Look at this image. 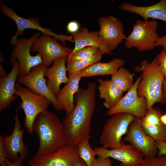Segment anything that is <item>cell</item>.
<instances>
[{
	"label": "cell",
	"mask_w": 166,
	"mask_h": 166,
	"mask_svg": "<svg viewBox=\"0 0 166 166\" xmlns=\"http://www.w3.org/2000/svg\"><path fill=\"white\" fill-rule=\"evenodd\" d=\"M96 82L90 81L86 88L79 87L75 94L74 108L62 121L67 144L77 147L84 138L90 136L91 119L96 105Z\"/></svg>",
	"instance_id": "6da1fadb"
},
{
	"label": "cell",
	"mask_w": 166,
	"mask_h": 166,
	"mask_svg": "<svg viewBox=\"0 0 166 166\" xmlns=\"http://www.w3.org/2000/svg\"><path fill=\"white\" fill-rule=\"evenodd\" d=\"M32 129L38 135L39 141L35 155L51 152L67 144L62 122L54 113L48 110L36 117Z\"/></svg>",
	"instance_id": "7a4b0ae2"
},
{
	"label": "cell",
	"mask_w": 166,
	"mask_h": 166,
	"mask_svg": "<svg viewBox=\"0 0 166 166\" xmlns=\"http://www.w3.org/2000/svg\"><path fill=\"white\" fill-rule=\"evenodd\" d=\"M134 70L141 72V79L137 90L139 96L146 99L147 111L156 103H166V96L162 91L164 77L156 57L150 63L147 60L142 61L140 66H135Z\"/></svg>",
	"instance_id": "3957f363"
},
{
	"label": "cell",
	"mask_w": 166,
	"mask_h": 166,
	"mask_svg": "<svg viewBox=\"0 0 166 166\" xmlns=\"http://www.w3.org/2000/svg\"><path fill=\"white\" fill-rule=\"evenodd\" d=\"M15 88L16 94L22 100L18 106L23 110L25 113L24 125L27 132L31 135L33 132L32 126L35 118L39 113L48 110L51 103L45 97L32 92L17 82Z\"/></svg>",
	"instance_id": "277c9868"
},
{
	"label": "cell",
	"mask_w": 166,
	"mask_h": 166,
	"mask_svg": "<svg viewBox=\"0 0 166 166\" xmlns=\"http://www.w3.org/2000/svg\"><path fill=\"white\" fill-rule=\"evenodd\" d=\"M158 25V22L154 19L137 20L132 32L126 38L125 47L128 49L135 47L141 52L154 49L159 38L156 31Z\"/></svg>",
	"instance_id": "5b68a950"
},
{
	"label": "cell",
	"mask_w": 166,
	"mask_h": 166,
	"mask_svg": "<svg viewBox=\"0 0 166 166\" xmlns=\"http://www.w3.org/2000/svg\"><path fill=\"white\" fill-rule=\"evenodd\" d=\"M135 117L129 114L118 113L112 116L104 125L100 142L105 148H118L122 144V138L128 131Z\"/></svg>",
	"instance_id": "8992f818"
},
{
	"label": "cell",
	"mask_w": 166,
	"mask_h": 166,
	"mask_svg": "<svg viewBox=\"0 0 166 166\" xmlns=\"http://www.w3.org/2000/svg\"><path fill=\"white\" fill-rule=\"evenodd\" d=\"M40 36V33L37 32L29 38H17L11 44L14 49L11 55L10 64L12 65L15 60L18 61L19 70L18 78L29 74L31 68L43 63L42 57L39 53L34 56L30 53L33 43Z\"/></svg>",
	"instance_id": "52a82bcc"
},
{
	"label": "cell",
	"mask_w": 166,
	"mask_h": 166,
	"mask_svg": "<svg viewBox=\"0 0 166 166\" xmlns=\"http://www.w3.org/2000/svg\"><path fill=\"white\" fill-rule=\"evenodd\" d=\"M141 79L140 76L118 102L108 110V116L122 113L130 114L140 119L144 117L147 111V101L145 97L138 95L137 90Z\"/></svg>",
	"instance_id": "ba28073f"
},
{
	"label": "cell",
	"mask_w": 166,
	"mask_h": 166,
	"mask_svg": "<svg viewBox=\"0 0 166 166\" xmlns=\"http://www.w3.org/2000/svg\"><path fill=\"white\" fill-rule=\"evenodd\" d=\"M47 68L43 63L34 67L31 69L30 73L18 78L17 82L26 86L32 92L45 97L50 101L56 110L61 111L62 109L56 96L49 90L47 81L44 78V73Z\"/></svg>",
	"instance_id": "9c48e42d"
},
{
	"label": "cell",
	"mask_w": 166,
	"mask_h": 166,
	"mask_svg": "<svg viewBox=\"0 0 166 166\" xmlns=\"http://www.w3.org/2000/svg\"><path fill=\"white\" fill-rule=\"evenodd\" d=\"M77 147L67 144L46 154L35 155L28 161V166H75L79 157Z\"/></svg>",
	"instance_id": "30bf717a"
},
{
	"label": "cell",
	"mask_w": 166,
	"mask_h": 166,
	"mask_svg": "<svg viewBox=\"0 0 166 166\" xmlns=\"http://www.w3.org/2000/svg\"><path fill=\"white\" fill-rule=\"evenodd\" d=\"M0 8L2 13L14 21L17 25L18 30L15 34L12 37L10 40L12 44L19 35H22L26 29H30L38 30L43 34L49 35L61 41L64 46L67 41L73 42L72 35L67 36L55 34L49 29L42 26L38 19L35 18H25L18 15L12 9L8 7L2 1H1Z\"/></svg>",
	"instance_id": "8fae6325"
},
{
	"label": "cell",
	"mask_w": 166,
	"mask_h": 166,
	"mask_svg": "<svg viewBox=\"0 0 166 166\" xmlns=\"http://www.w3.org/2000/svg\"><path fill=\"white\" fill-rule=\"evenodd\" d=\"M141 122V119L135 117L130 124L123 140L141 152L144 158L156 156L158 150L155 141L145 133Z\"/></svg>",
	"instance_id": "7c38bea8"
},
{
	"label": "cell",
	"mask_w": 166,
	"mask_h": 166,
	"mask_svg": "<svg viewBox=\"0 0 166 166\" xmlns=\"http://www.w3.org/2000/svg\"><path fill=\"white\" fill-rule=\"evenodd\" d=\"M57 40L51 36L43 34L34 42L31 51H38L42 57L43 63L48 67L55 60L67 57L73 51L70 48L63 46Z\"/></svg>",
	"instance_id": "4fadbf2b"
},
{
	"label": "cell",
	"mask_w": 166,
	"mask_h": 166,
	"mask_svg": "<svg viewBox=\"0 0 166 166\" xmlns=\"http://www.w3.org/2000/svg\"><path fill=\"white\" fill-rule=\"evenodd\" d=\"M19 109L18 106L14 117L15 122L12 133L2 136V140L7 158L13 161L19 159L22 162L26 157L28 149L23 140L24 131L21 128L19 118Z\"/></svg>",
	"instance_id": "5bb4252c"
},
{
	"label": "cell",
	"mask_w": 166,
	"mask_h": 166,
	"mask_svg": "<svg viewBox=\"0 0 166 166\" xmlns=\"http://www.w3.org/2000/svg\"><path fill=\"white\" fill-rule=\"evenodd\" d=\"M98 21L100 39L112 51L126 38L123 33V24L119 19L112 15L101 17Z\"/></svg>",
	"instance_id": "9a60e30c"
},
{
	"label": "cell",
	"mask_w": 166,
	"mask_h": 166,
	"mask_svg": "<svg viewBox=\"0 0 166 166\" xmlns=\"http://www.w3.org/2000/svg\"><path fill=\"white\" fill-rule=\"evenodd\" d=\"M94 149L98 157L113 158L121 162V166H136L144 158L143 154L130 144L122 143L118 148L108 149L103 147Z\"/></svg>",
	"instance_id": "2e32d148"
},
{
	"label": "cell",
	"mask_w": 166,
	"mask_h": 166,
	"mask_svg": "<svg viewBox=\"0 0 166 166\" xmlns=\"http://www.w3.org/2000/svg\"><path fill=\"white\" fill-rule=\"evenodd\" d=\"M19 70L18 61L12 64L9 73L0 78V111L6 109L19 96L16 94L15 85Z\"/></svg>",
	"instance_id": "e0dca14e"
},
{
	"label": "cell",
	"mask_w": 166,
	"mask_h": 166,
	"mask_svg": "<svg viewBox=\"0 0 166 166\" xmlns=\"http://www.w3.org/2000/svg\"><path fill=\"white\" fill-rule=\"evenodd\" d=\"M67 62V57H64L54 60L52 65L47 68L44 73V77L48 78L47 85L50 91L56 96L62 83L67 84L69 79L66 76L67 71L66 63Z\"/></svg>",
	"instance_id": "ac0fdd59"
},
{
	"label": "cell",
	"mask_w": 166,
	"mask_h": 166,
	"mask_svg": "<svg viewBox=\"0 0 166 166\" xmlns=\"http://www.w3.org/2000/svg\"><path fill=\"white\" fill-rule=\"evenodd\" d=\"M119 8L125 11L138 14L144 21L152 18L166 22V0H161L155 4L147 6H136L124 2L120 5Z\"/></svg>",
	"instance_id": "d6986e66"
},
{
	"label": "cell",
	"mask_w": 166,
	"mask_h": 166,
	"mask_svg": "<svg viewBox=\"0 0 166 166\" xmlns=\"http://www.w3.org/2000/svg\"><path fill=\"white\" fill-rule=\"evenodd\" d=\"M68 82L60 89L56 96L58 101L66 114L71 113L74 108V96L79 89V83L82 77L78 74L68 73Z\"/></svg>",
	"instance_id": "ffe728a7"
},
{
	"label": "cell",
	"mask_w": 166,
	"mask_h": 166,
	"mask_svg": "<svg viewBox=\"0 0 166 166\" xmlns=\"http://www.w3.org/2000/svg\"><path fill=\"white\" fill-rule=\"evenodd\" d=\"M72 34L75 43L72 52L85 47L95 46L99 49L102 54L112 53V51L101 40L98 31L89 32L88 29L84 27Z\"/></svg>",
	"instance_id": "44dd1931"
},
{
	"label": "cell",
	"mask_w": 166,
	"mask_h": 166,
	"mask_svg": "<svg viewBox=\"0 0 166 166\" xmlns=\"http://www.w3.org/2000/svg\"><path fill=\"white\" fill-rule=\"evenodd\" d=\"M99 84L97 87L99 97L105 100L103 106L109 109L113 107L123 97V91L110 80H97Z\"/></svg>",
	"instance_id": "7402d4cb"
},
{
	"label": "cell",
	"mask_w": 166,
	"mask_h": 166,
	"mask_svg": "<svg viewBox=\"0 0 166 166\" xmlns=\"http://www.w3.org/2000/svg\"><path fill=\"white\" fill-rule=\"evenodd\" d=\"M125 63L124 60L118 58L113 59L106 62L99 61L86 68L77 74L82 77H85L95 76L112 75L122 67Z\"/></svg>",
	"instance_id": "603a6c76"
},
{
	"label": "cell",
	"mask_w": 166,
	"mask_h": 166,
	"mask_svg": "<svg viewBox=\"0 0 166 166\" xmlns=\"http://www.w3.org/2000/svg\"><path fill=\"white\" fill-rule=\"evenodd\" d=\"M110 80L123 92L128 91L134 83L133 74L123 67L111 75Z\"/></svg>",
	"instance_id": "cb8c5ba5"
},
{
	"label": "cell",
	"mask_w": 166,
	"mask_h": 166,
	"mask_svg": "<svg viewBox=\"0 0 166 166\" xmlns=\"http://www.w3.org/2000/svg\"><path fill=\"white\" fill-rule=\"evenodd\" d=\"M102 54L99 50L91 58L79 61H68L66 68L68 73L77 74L82 70L95 63L99 62Z\"/></svg>",
	"instance_id": "d4e9b609"
},
{
	"label": "cell",
	"mask_w": 166,
	"mask_h": 166,
	"mask_svg": "<svg viewBox=\"0 0 166 166\" xmlns=\"http://www.w3.org/2000/svg\"><path fill=\"white\" fill-rule=\"evenodd\" d=\"M90 136L84 138L77 146L79 157L87 166H90L94 160L96 154L95 150L91 147L89 143Z\"/></svg>",
	"instance_id": "484cf974"
},
{
	"label": "cell",
	"mask_w": 166,
	"mask_h": 166,
	"mask_svg": "<svg viewBox=\"0 0 166 166\" xmlns=\"http://www.w3.org/2000/svg\"><path fill=\"white\" fill-rule=\"evenodd\" d=\"M141 125L145 133L155 141H162L166 135V126L148 124L141 121Z\"/></svg>",
	"instance_id": "4316f807"
},
{
	"label": "cell",
	"mask_w": 166,
	"mask_h": 166,
	"mask_svg": "<svg viewBox=\"0 0 166 166\" xmlns=\"http://www.w3.org/2000/svg\"><path fill=\"white\" fill-rule=\"evenodd\" d=\"M99 49L95 46L85 47L72 52L67 57V61L89 59L95 55Z\"/></svg>",
	"instance_id": "83f0119b"
},
{
	"label": "cell",
	"mask_w": 166,
	"mask_h": 166,
	"mask_svg": "<svg viewBox=\"0 0 166 166\" xmlns=\"http://www.w3.org/2000/svg\"><path fill=\"white\" fill-rule=\"evenodd\" d=\"M163 114V112L157 107H152L149 109L144 117L141 119L146 123L161 126H166L162 122L160 117Z\"/></svg>",
	"instance_id": "f1b7e54d"
},
{
	"label": "cell",
	"mask_w": 166,
	"mask_h": 166,
	"mask_svg": "<svg viewBox=\"0 0 166 166\" xmlns=\"http://www.w3.org/2000/svg\"><path fill=\"white\" fill-rule=\"evenodd\" d=\"M136 166H166V156L144 158Z\"/></svg>",
	"instance_id": "f546056e"
},
{
	"label": "cell",
	"mask_w": 166,
	"mask_h": 166,
	"mask_svg": "<svg viewBox=\"0 0 166 166\" xmlns=\"http://www.w3.org/2000/svg\"><path fill=\"white\" fill-rule=\"evenodd\" d=\"M164 78H166V49L163 48L156 57Z\"/></svg>",
	"instance_id": "4dcf8cb0"
},
{
	"label": "cell",
	"mask_w": 166,
	"mask_h": 166,
	"mask_svg": "<svg viewBox=\"0 0 166 166\" xmlns=\"http://www.w3.org/2000/svg\"><path fill=\"white\" fill-rule=\"evenodd\" d=\"M90 166H113L109 157H98L95 159Z\"/></svg>",
	"instance_id": "1f68e13d"
},
{
	"label": "cell",
	"mask_w": 166,
	"mask_h": 166,
	"mask_svg": "<svg viewBox=\"0 0 166 166\" xmlns=\"http://www.w3.org/2000/svg\"><path fill=\"white\" fill-rule=\"evenodd\" d=\"M2 136L0 135V164L1 166H8L7 164L6 160L7 156L3 147L2 140Z\"/></svg>",
	"instance_id": "d6a6232c"
},
{
	"label": "cell",
	"mask_w": 166,
	"mask_h": 166,
	"mask_svg": "<svg viewBox=\"0 0 166 166\" xmlns=\"http://www.w3.org/2000/svg\"><path fill=\"white\" fill-rule=\"evenodd\" d=\"M155 144L158 150L157 157L163 156H166V141H155Z\"/></svg>",
	"instance_id": "836d02e7"
},
{
	"label": "cell",
	"mask_w": 166,
	"mask_h": 166,
	"mask_svg": "<svg viewBox=\"0 0 166 166\" xmlns=\"http://www.w3.org/2000/svg\"><path fill=\"white\" fill-rule=\"evenodd\" d=\"M80 25L76 21H72L69 22L67 24L66 28L68 32L72 34L79 31Z\"/></svg>",
	"instance_id": "e575fe53"
},
{
	"label": "cell",
	"mask_w": 166,
	"mask_h": 166,
	"mask_svg": "<svg viewBox=\"0 0 166 166\" xmlns=\"http://www.w3.org/2000/svg\"><path fill=\"white\" fill-rule=\"evenodd\" d=\"M158 46H162L163 48L166 49V34L159 38L155 44V47Z\"/></svg>",
	"instance_id": "d590c367"
},
{
	"label": "cell",
	"mask_w": 166,
	"mask_h": 166,
	"mask_svg": "<svg viewBox=\"0 0 166 166\" xmlns=\"http://www.w3.org/2000/svg\"><path fill=\"white\" fill-rule=\"evenodd\" d=\"M6 162L8 166H22V162L19 159L11 162V161L7 158L6 160Z\"/></svg>",
	"instance_id": "8d00e7d4"
},
{
	"label": "cell",
	"mask_w": 166,
	"mask_h": 166,
	"mask_svg": "<svg viewBox=\"0 0 166 166\" xmlns=\"http://www.w3.org/2000/svg\"><path fill=\"white\" fill-rule=\"evenodd\" d=\"M75 166H87L85 161L79 157L76 160Z\"/></svg>",
	"instance_id": "74e56055"
},
{
	"label": "cell",
	"mask_w": 166,
	"mask_h": 166,
	"mask_svg": "<svg viewBox=\"0 0 166 166\" xmlns=\"http://www.w3.org/2000/svg\"><path fill=\"white\" fill-rule=\"evenodd\" d=\"M163 93L166 96V78H164L162 85Z\"/></svg>",
	"instance_id": "f35d334b"
},
{
	"label": "cell",
	"mask_w": 166,
	"mask_h": 166,
	"mask_svg": "<svg viewBox=\"0 0 166 166\" xmlns=\"http://www.w3.org/2000/svg\"><path fill=\"white\" fill-rule=\"evenodd\" d=\"M160 120L162 123L166 126V114H163L161 117Z\"/></svg>",
	"instance_id": "ab89813d"
},
{
	"label": "cell",
	"mask_w": 166,
	"mask_h": 166,
	"mask_svg": "<svg viewBox=\"0 0 166 166\" xmlns=\"http://www.w3.org/2000/svg\"><path fill=\"white\" fill-rule=\"evenodd\" d=\"M6 75V74L5 70L2 66L0 65V77L4 76Z\"/></svg>",
	"instance_id": "60d3db41"
},
{
	"label": "cell",
	"mask_w": 166,
	"mask_h": 166,
	"mask_svg": "<svg viewBox=\"0 0 166 166\" xmlns=\"http://www.w3.org/2000/svg\"><path fill=\"white\" fill-rule=\"evenodd\" d=\"M164 141H166V135L164 138Z\"/></svg>",
	"instance_id": "b9f144b4"
}]
</instances>
